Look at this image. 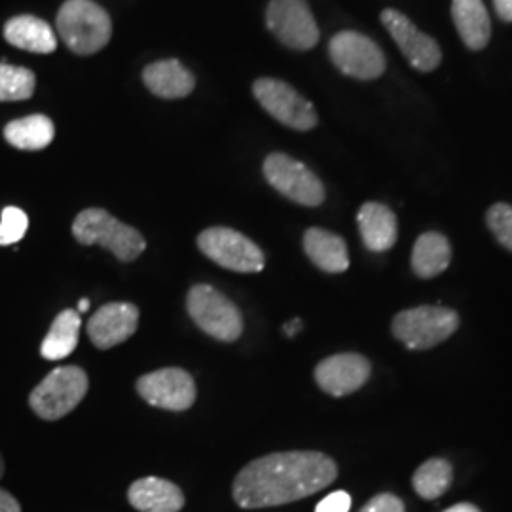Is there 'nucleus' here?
<instances>
[{
    "mask_svg": "<svg viewBox=\"0 0 512 512\" xmlns=\"http://www.w3.org/2000/svg\"><path fill=\"white\" fill-rule=\"evenodd\" d=\"M336 476L338 465L327 454L277 452L245 465L232 495L241 509L277 507L325 490Z\"/></svg>",
    "mask_w": 512,
    "mask_h": 512,
    "instance_id": "f257e3e1",
    "label": "nucleus"
},
{
    "mask_svg": "<svg viewBox=\"0 0 512 512\" xmlns=\"http://www.w3.org/2000/svg\"><path fill=\"white\" fill-rule=\"evenodd\" d=\"M55 29L76 55L97 54L112 37L107 10L93 0H67L57 12Z\"/></svg>",
    "mask_w": 512,
    "mask_h": 512,
    "instance_id": "f03ea898",
    "label": "nucleus"
},
{
    "mask_svg": "<svg viewBox=\"0 0 512 512\" xmlns=\"http://www.w3.org/2000/svg\"><path fill=\"white\" fill-rule=\"evenodd\" d=\"M73 236L80 245L105 247L122 262L135 260L147 249V241L139 230L120 222L109 211L99 207L78 213L73 222Z\"/></svg>",
    "mask_w": 512,
    "mask_h": 512,
    "instance_id": "7ed1b4c3",
    "label": "nucleus"
},
{
    "mask_svg": "<svg viewBox=\"0 0 512 512\" xmlns=\"http://www.w3.org/2000/svg\"><path fill=\"white\" fill-rule=\"evenodd\" d=\"M88 374L80 366H59L33 389L29 404L42 420L55 421L73 412L88 393Z\"/></svg>",
    "mask_w": 512,
    "mask_h": 512,
    "instance_id": "20e7f679",
    "label": "nucleus"
},
{
    "mask_svg": "<svg viewBox=\"0 0 512 512\" xmlns=\"http://www.w3.org/2000/svg\"><path fill=\"white\" fill-rule=\"evenodd\" d=\"M459 329V315L446 306H418L395 315L393 336L408 349L437 348Z\"/></svg>",
    "mask_w": 512,
    "mask_h": 512,
    "instance_id": "39448f33",
    "label": "nucleus"
},
{
    "mask_svg": "<svg viewBox=\"0 0 512 512\" xmlns=\"http://www.w3.org/2000/svg\"><path fill=\"white\" fill-rule=\"evenodd\" d=\"M186 310L205 334L220 342H236L243 332L238 306L211 285H194L186 296Z\"/></svg>",
    "mask_w": 512,
    "mask_h": 512,
    "instance_id": "423d86ee",
    "label": "nucleus"
},
{
    "mask_svg": "<svg viewBox=\"0 0 512 512\" xmlns=\"http://www.w3.org/2000/svg\"><path fill=\"white\" fill-rule=\"evenodd\" d=\"M198 247L203 255L219 264L220 268L239 274L262 272L266 264V256L255 241L226 226L203 230L198 236Z\"/></svg>",
    "mask_w": 512,
    "mask_h": 512,
    "instance_id": "0eeeda50",
    "label": "nucleus"
},
{
    "mask_svg": "<svg viewBox=\"0 0 512 512\" xmlns=\"http://www.w3.org/2000/svg\"><path fill=\"white\" fill-rule=\"evenodd\" d=\"M262 171L266 181L291 202L304 207H317L325 202V186L319 177L302 162L283 152L270 154L264 160Z\"/></svg>",
    "mask_w": 512,
    "mask_h": 512,
    "instance_id": "6e6552de",
    "label": "nucleus"
},
{
    "mask_svg": "<svg viewBox=\"0 0 512 512\" xmlns=\"http://www.w3.org/2000/svg\"><path fill=\"white\" fill-rule=\"evenodd\" d=\"M253 93L260 107L283 126L296 131H310L317 126V112L313 105L287 82L277 78H258L253 84Z\"/></svg>",
    "mask_w": 512,
    "mask_h": 512,
    "instance_id": "1a4fd4ad",
    "label": "nucleus"
},
{
    "mask_svg": "<svg viewBox=\"0 0 512 512\" xmlns=\"http://www.w3.org/2000/svg\"><path fill=\"white\" fill-rule=\"evenodd\" d=\"M266 25L281 44L306 52L319 42V27L306 0H270Z\"/></svg>",
    "mask_w": 512,
    "mask_h": 512,
    "instance_id": "9d476101",
    "label": "nucleus"
},
{
    "mask_svg": "<svg viewBox=\"0 0 512 512\" xmlns=\"http://www.w3.org/2000/svg\"><path fill=\"white\" fill-rule=\"evenodd\" d=\"M330 59L340 73L357 80H374L385 71V55L382 48L370 38L342 31L334 35L329 46Z\"/></svg>",
    "mask_w": 512,
    "mask_h": 512,
    "instance_id": "9b49d317",
    "label": "nucleus"
},
{
    "mask_svg": "<svg viewBox=\"0 0 512 512\" xmlns=\"http://www.w3.org/2000/svg\"><path fill=\"white\" fill-rule=\"evenodd\" d=\"M137 393L148 404L171 412H184L196 403V384L192 376L177 366L141 376L137 380Z\"/></svg>",
    "mask_w": 512,
    "mask_h": 512,
    "instance_id": "f8f14e48",
    "label": "nucleus"
},
{
    "mask_svg": "<svg viewBox=\"0 0 512 512\" xmlns=\"http://www.w3.org/2000/svg\"><path fill=\"white\" fill-rule=\"evenodd\" d=\"M382 23L414 69L421 73H431L439 67L442 52L437 40L421 33L404 14L397 10H384Z\"/></svg>",
    "mask_w": 512,
    "mask_h": 512,
    "instance_id": "ddd939ff",
    "label": "nucleus"
},
{
    "mask_svg": "<svg viewBox=\"0 0 512 512\" xmlns=\"http://www.w3.org/2000/svg\"><path fill=\"white\" fill-rule=\"evenodd\" d=\"M372 374L370 361L359 353L330 355L315 366L313 378L317 385L332 397H346L359 391Z\"/></svg>",
    "mask_w": 512,
    "mask_h": 512,
    "instance_id": "4468645a",
    "label": "nucleus"
},
{
    "mask_svg": "<svg viewBox=\"0 0 512 512\" xmlns=\"http://www.w3.org/2000/svg\"><path fill=\"white\" fill-rule=\"evenodd\" d=\"M139 325V308L129 302H110L101 306L88 321V336L93 346L110 349L129 340Z\"/></svg>",
    "mask_w": 512,
    "mask_h": 512,
    "instance_id": "2eb2a0df",
    "label": "nucleus"
},
{
    "mask_svg": "<svg viewBox=\"0 0 512 512\" xmlns=\"http://www.w3.org/2000/svg\"><path fill=\"white\" fill-rule=\"evenodd\" d=\"M133 509L141 512H179L184 507L183 490L160 476L135 480L128 490Z\"/></svg>",
    "mask_w": 512,
    "mask_h": 512,
    "instance_id": "dca6fc26",
    "label": "nucleus"
},
{
    "mask_svg": "<svg viewBox=\"0 0 512 512\" xmlns=\"http://www.w3.org/2000/svg\"><path fill=\"white\" fill-rule=\"evenodd\" d=\"M357 222H359L361 238L368 251L385 253L397 243V236H399L397 217L384 203H365L359 209Z\"/></svg>",
    "mask_w": 512,
    "mask_h": 512,
    "instance_id": "f3484780",
    "label": "nucleus"
},
{
    "mask_svg": "<svg viewBox=\"0 0 512 512\" xmlns=\"http://www.w3.org/2000/svg\"><path fill=\"white\" fill-rule=\"evenodd\" d=\"M143 82L150 92L162 99H183L196 88L194 74L179 59L150 63L143 71Z\"/></svg>",
    "mask_w": 512,
    "mask_h": 512,
    "instance_id": "a211bd4d",
    "label": "nucleus"
},
{
    "mask_svg": "<svg viewBox=\"0 0 512 512\" xmlns=\"http://www.w3.org/2000/svg\"><path fill=\"white\" fill-rule=\"evenodd\" d=\"M4 38L8 44L31 54H54L57 37L50 23L37 16H16L4 25Z\"/></svg>",
    "mask_w": 512,
    "mask_h": 512,
    "instance_id": "6ab92c4d",
    "label": "nucleus"
},
{
    "mask_svg": "<svg viewBox=\"0 0 512 512\" xmlns=\"http://www.w3.org/2000/svg\"><path fill=\"white\" fill-rule=\"evenodd\" d=\"M304 251L311 262L327 274H342L349 268L346 241L329 230H323V228L306 230Z\"/></svg>",
    "mask_w": 512,
    "mask_h": 512,
    "instance_id": "aec40b11",
    "label": "nucleus"
},
{
    "mask_svg": "<svg viewBox=\"0 0 512 512\" xmlns=\"http://www.w3.org/2000/svg\"><path fill=\"white\" fill-rule=\"evenodd\" d=\"M452 18L458 27L459 37L471 50L488 46L492 35V21L482 0H454Z\"/></svg>",
    "mask_w": 512,
    "mask_h": 512,
    "instance_id": "412c9836",
    "label": "nucleus"
},
{
    "mask_svg": "<svg viewBox=\"0 0 512 512\" xmlns=\"http://www.w3.org/2000/svg\"><path fill=\"white\" fill-rule=\"evenodd\" d=\"M452 260V247L439 232H425L416 239L412 249V272L420 279H431L442 274Z\"/></svg>",
    "mask_w": 512,
    "mask_h": 512,
    "instance_id": "4be33fe9",
    "label": "nucleus"
},
{
    "mask_svg": "<svg viewBox=\"0 0 512 512\" xmlns=\"http://www.w3.org/2000/svg\"><path fill=\"white\" fill-rule=\"evenodd\" d=\"M80 327H82V319L78 311H61L55 317L46 338L42 340L40 355L48 361H61L69 357L78 346Z\"/></svg>",
    "mask_w": 512,
    "mask_h": 512,
    "instance_id": "5701e85b",
    "label": "nucleus"
},
{
    "mask_svg": "<svg viewBox=\"0 0 512 512\" xmlns=\"http://www.w3.org/2000/svg\"><path fill=\"white\" fill-rule=\"evenodd\" d=\"M54 137V122L44 114L19 118L4 128V139L19 150H42L52 145Z\"/></svg>",
    "mask_w": 512,
    "mask_h": 512,
    "instance_id": "b1692460",
    "label": "nucleus"
},
{
    "mask_svg": "<svg viewBox=\"0 0 512 512\" xmlns=\"http://www.w3.org/2000/svg\"><path fill=\"white\" fill-rule=\"evenodd\" d=\"M454 480L452 463L442 458L427 459L412 476V486L421 499L435 501L446 494Z\"/></svg>",
    "mask_w": 512,
    "mask_h": 512,
    "instance_id": "393cba45",
    "label": "nucleus"
},
{
    "mask_svg": "<svg viewBox=\"0 0 512 512\" xmlns=\"http://www.w3.org/2000/svg\"><path fill=\"white\" fill-rule=\"evenodd\" d=\"M37 88V76L31 69L0 63V103L27 101Z\"/></svg>",
    "mask_w": 512,
    "mask_h": 512,
    "instance_id": "a878e982",
    "label": "nucleus"
},
{
    "mask_svg": "<svg viewBox=\"0 0 512 512\" xmlns=\"http://www.w3.org/2000/svg\"><path fill=\"white\" fill-rule=\"evenodd\" d=\"M488 228L492 230L494 238L512 251V205L509 203H495L486 213Z\"/></svg>",
    "mask_w": 512,
    "mask_h": 512,
    "instance_id": "bb28decb",
    "label": "nucleus"
},
{
    "mask_svg": "<svg viewBox=\"0 0 512 512\" xmlns=\"http://www.w3.org/2000/svg\"><path fill=\"white\" fill-rule=\"evenodd\" d=\"M29 219L19 207H6L0 219V245H14L25 238Z\"/></svg>",
    "mask_w": 512,
    "mask_h": 512,
    "instance_id": "cd10ccee",
    "label": "nucleus"
},
{
    "mask_svg": "<svg viewBox=\"0 0 512 512\" xmlns=\"http://www.w3.org/2000/svg\"><path fill=\"white\" fill-rule=\"evenodd\" d=\"M359 512H406L403 499L395 494L374 495Z\"/></svg>",
    "mask_w": 512,
    "mask_h": 512,
    "instance_id": "c85d7f7f",
    "label": "nucleus"
},
{
    "mask_svg": "<svg viewBox=\"0 0 512 512\" xmlns=\"http://www.w3.org/2000/svg\"><path fill=\"white\" fill-rule=\"evenodd\" d=\"M349 509H351V495L346 492H334L317 505L315 512H349Z\"/></svg>",
    "mask_w": 512,
    "mask_h": 512,
    "instance_id": "c756f323",
    "label": "nucleus"
},
{
    "mask_svg": "<svg viewBox=\"0 0 512 512\" xmlns=\"http://www.w3.org/2000/svg\"><path fill=\"white\" fill-rule=\"evenodd\" d=\"M0 512H21L18 499L0 488Z\"/></svg>",
    "mask_w": 512,
    "mask_h": 512,
    "instance_id": "7c9ffc66",
    "label": "nucleus"
},
{
    "mask_svg": "<svg viewBox=\"0 0 512 512\" xmlns=\"http://www.w3.org/2000/svg\"><path fill=\"white\" fill-rule=\"evenodd\" d=\"M495 10L503 21H512V0H494Z\"/></svg>",
    "mask_w": 512,
    "mask_h": 512,
    "instance_id": "2f4dec72",
    "label": "nucleus"
},
{
    "mask_svg": "<svg viewBox=\"0 0 512 512\" xmlns=\"http://www.w3.org/2000/svg\"><path fill=\"white\" fill-rule=\"evenodd\" d=\"M283 330L287 332L289 338H293V336H296V334L302 330V321H300V319H293V321H289V323L283 327Z\"/></svg>",
    "mask_w": 512,
    "mask_h": 512,
    "instance_id": "473e14b6",
    "label": "nucleus"
},
{
    "mask_svg": "<svg viewBox=\"0 0 512 512\" xmlns=\"http://www.w3.org/2000/svg\"><path fill=\"white\" fill-rule=\"evenodd\" d=\"M444 512H482L476 505L473 503H458V505H454V507H450V509H446Z\"/></svg>",
    "mask_w": 512,
    "mask_h": 512,
    "instance_id": "72a5a7b5",
    "label": "nucleus"
},
{
    "mask_svg": "<svg viewBox=\"0 0 512 512\" xmlns=\"http://www.w3.org/2000/svg\"><path fill=\"white\" fill-rule=\"evenodd\" d=\"M90 310V300L88 298H82L80 302H78V313H84V311Z\"/></svg>",
    "mask_w": 512,
    "mask_h": 512,
    "instance_id": "f704fd0d",
    "label": "nucleus"
},
{
    "mask_svg": "<svg viewBox=\"0 0 512 512\" xmlns=\"http://www.w3.org/2000/svg\"><path fill=\"white\" fill-rule=\"evenodd\" d=\"M4 476V459L0 456V478Z\"/></svg>",
    "mask_w": 512,
    "mask_h": 512,
    "instance_id": "c9c22d12",
    "label": "nucleus"
}]
</instances>
